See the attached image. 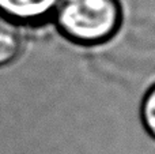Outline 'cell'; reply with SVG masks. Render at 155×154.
<instances>
[{"label":"cell","instance_id":"cell-1","mask_svg":"<svg viewBox=\"0 0 155 154\" xmlns=\"http://www.w3.org/2000/svg\"><path fill=\"white\" fill-rule=\"evenodd\" d=\"M52 18L61 37L75 45L91 48L117 35L124 10L120 0H57Z\"/></svg>","mask_w":155,"mask_h":154},{"label":"cell","instance_id":"cell-4","mask_svg":"<svg viewBox=\"0 0 155 154\" xmlns=\"http://www.w3.org/2000/svg\"><path fill=\"white\" fill-rule=\"evenodd\" d=\"M140 122L148 136L155 141V82L148 87L142 98Z\"/></svg>","mask_w":155,"mask_h":154},{"label":"cell","instance_id":"cell-3","mask_svg":"<svg viewBox=\"0 0 155 154\" xmlns=\"http://www.w3.org/2000/svg\"><path fill=\"white\" fill-rule=\"evenodd\" d=\"M25 48L22 27L0 14V68L19 59Z\"/></svg>","mask_w":155,"mask_h":154},{"label":"cell","instance_id":"cell-2","mask_svg":"<svg viewBox=\"0 0 155 154\" xmlns=\"http://www.w3.org/2000/svg\"><path fill=\"white\" fill-rule=\"evenodd\" d=\"M57 0H0V14L21 27H37L53 16Z\"/></svg>","mask_w":155,"mask_h":154}]
</instances>
